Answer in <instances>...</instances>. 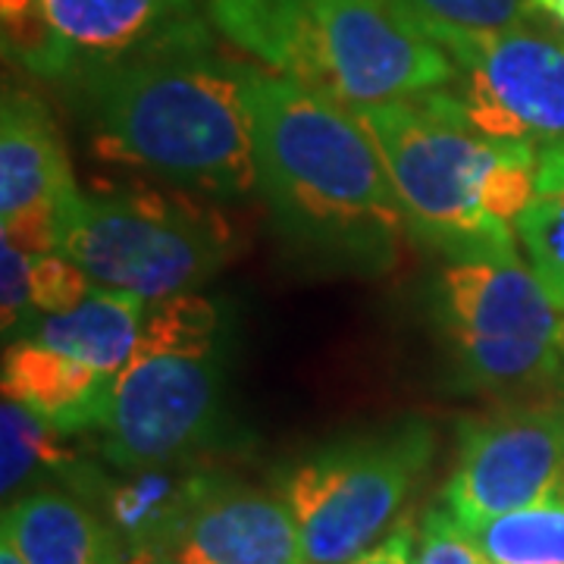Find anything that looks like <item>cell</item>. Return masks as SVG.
<instances>
[{"mask_svg":"<svg viewBox=\"0 0 564 564\" xmlns=\"http://www.w3.org/2000/svg\"><path fill=\"white\" fill-rule=\"evenodd\" d=\"M0 536L25 564H129L107 518L61 489H29L7 502Z\"/></svg>","mask_w":564,"mask_h":564,"instance_id":"9a60e30c","label":"cell"},{"mask_svg":"<svg viewBox=\"0 0 564 564\" xmlns=\"http://www.w3.org/2000/svg\"><path fill=\"white\" fill-rule=\"evenodd\" d=\"M129 564H180V562H173L170 555H151V558H139V562H129Z\"/></svg>","mask_w":564,"mask_h":564,"instance_id":"f1b7e54d","label":"cell"},{"mask_svg":"<svg viewBox=\"0 0 564 564\" xmlns=\"http://www.w3.org/2000/svg\"><path fill=\"white\" fill-rule=\"evenodd\" d=\"M562 343H564V329H562Z\"/></svg>","mask_w":564,"mask_h":564,"instance_id":"f546056e","label":"cell"},{"mask_svg":"<svg viewBox=\"0 0 564 564\" xmlns=\"http://www.w3.org/2000/svg\"><path fill=\"white\" fill-rule=\"evenodd\" d=\"M527 3H533V7H540L543 13H549L555 22H562L564 25V0H527Z\"/></svg>","mask_w":564,"mask_h":564,"instance_id":"4316f807","label":"cell"},{"mask_svg":"<svg viewBox=\"0 0 564 564\" xmlns=\"http://www.w3.org/2000/svg\"><path fill=\"white\" fill-rule=\"evenodd\" d=\"M329 98L348 110L404 101L455 82V63L399 0H311Z\"/></svg>","mask_w":564,"mask_h":564,"instance_id":"30bf717a","label":"cell"},{"mask_svg":"<svg viewBox=\"0 0 564 564\" xmlns=\"http://www.w3.org/2000/svg\"><path fill=\"white\" fill-rule=\"evenodd\" d=\"M258 188L282 236L314 258L383 270L408 217L355 110L270 69H248Z\"/></svg>","mask_w":564,"mask_h":564,"instance_id":"7a4b0ae2","label":"cell"},{"mask_svg":"<svg viewBox=\"0 0 564 564\" xmlns=\"http://www.w3.org/2000/svg\"><path fill=\"white\" fill-rule=\"evenodd\" d=\"M248 63L214 41V25L79 76L104 158L214 198L258 188Z\"/></svg>","mask_w":564,"mask_h":564,"instance_id":"6da1fadb","label":"cell"},{"mask_svg":"<svg viewBox=\"0 0 564 564\" xmlns=\"http://www.w3.org/2000/svg\"><path fill=\"white\" fill-rule=\"evenodd\" d=\"M0 564H25V562L17 555V549H13V545L7 543V540H0Z\"/></svg>","mask_w":564,"mask_h":564,"instance_id":"83f0119b","label":"cell"},{"mask_svg":"<svg viewBox=\"0 0 564 564\" xmlns=\"http://www.w3.org/2000/svg\"><path fill=\"white\" fill-rule=\"evenodd\" d=\"M47 107L20 88L3 91L0 113V226L32 254L57 251V220L79 198Z\"/></svg>","mask_w":564,"mask_h":564,"instance_id":"7c38bea8","label":"cell"},{"mask_svg":"<svg viewBox=\"0 0 564 564\" xmlns=\"http://www.w3.org/2000/svg\"><path fill=\"white\" fill-rule=\"evenodd\" d=\"M57 251L95 285L154 304L210 280L226 261V236L163 195H79L57 220Z\"/></svg>","mask_w":564,"mask_h":564,"instance_id":"8992f818","label":"cell"},{"mask_svg":"<svg viewBox=\"0 0 564 564\" xmlns=\"http://www.w3.org/2000/svg\"><path fill=\"white\" fill-rule=\"evenodd\" d=\"M223 380L220 348L135 351L107 389L104 458L120 474L185 464L217 436Z\"/></svg>","mask_w":564,"mask_h":564,"instance_id":"52a82bcc","label":"cell"},{"mask_svg":"<svg viewBox=\"0 0 564 564\" xmlns=\"http://www.w3.org/2000/svg\"><path fill=\"white\" fill-rule=\"evenodd\" d=\"M414 545H417L414 524L399 521L380 543L370 545L367 552H361L355 562L348 564H414Z\"/></svg>","mask_w":564,"mask_h":564,"instance_id":"484cf974","label":"cell"},{"mask_svg":"<svg viewBox=\"0 0 564 564\" xmlns=\"http://www.w3.org/2000/svg\"><path fill=\"white\" fill-rule=\"evenodd\" d=\"M564 492V404H521L462 426L445 508L464 527Z\"/></svg>","mask_w":564,"mask_h":564,"instance_id":"8fae6325","label":"cell"},{"mask_svg":"<svg viewBox=\"0 0 564 564\" xmlns=\"http://www.w3.org/2000/svg\"><path fill=\"white\" fill-rule=\"evenodd\" d=\"M414 564H489L470 530L448 511L430 508L417 527Z\"/></svg>","mask_w":564,"mask_h":564,"instance_id":"cb8c5ba5","label":"cell"},{"mask_svg":"<svg viewBox=\"0 0 564 564\" xmlns=\"http://www.w3.org/2000/svg\"><path fill=\"white\" fill-rule=\"evenodd\" d=\"M204 25V0H3L7 54L51 79H79Z\"/></svg>","mask_w":564,"mask_h":564,"instance_id":"ba28073f","label":"cell"},{"mask_svg":"<svg viewBox=\"0 0 564 564\" xmlns=\"http://www.w3.org/2000/svg\"><path fill=\"white\" fill-rule=\"evenodd\" d=\"M440 326L464 380L489 392H527L564 377L562 311L514 236L448 254Z\"/></svg>","mask_w":564,"mask_h":564,"instance_id":"277c9868","label":"cell"},{"mask_svg":"<svg viewBox=\"0 0 564 564\" xmlns=\"http://www.w3.org/2000/svg\"><path fill=\"white\" fill-rule=\"evenodd\" d=\"M180 564H307L282 496L214 477L166 552Z\"/></svg>","mask_w":564,"mask_h":564,"instance_id":"4fadbf2b","label":"cell"},{"mask_svg":"<svg viewBox=\"0 0 564 564\" xmlns=\"http://www.w3.org/2000/svg\"><path fill=\"white\" fill-rule=\"evenodd\" d=\"M355 113L421 239L458 254L514 236L508 223L518 220L536 180L533 144L480 132L448 88Z\"/></svg>","mask_w":564,"mask_h":564,"instance_id":"3957f363","label":"cell"},{"mask_svg":"<svg viewBox=\"0 0 564 564\" xmlns=\"http://www.w3.org/2000/svg\"><path fill=\"white\" fill-rule=\"evenodd\" d=\"M98 285L61 251L35 254L32 263V311L35 314H66L82 304Z\"/></svg>","mask_w":564,"mask_h":564,"instance_id":"603a6c76","label":"cell"},{"mask_svg":"<svg viewBox=\"0 0 564 564\" xmlns=\"http://www.w3.org/2000/svg\"><path fill=\"white\" fill-rule=\"evenodd\" d=\"M430 462V426L404 421L292 464L280 496L295 514L307 564H348L380 543Z\"/></svg>","mask_w":564,"mask_h":564,"instance_id":"5b68a950","label":"cell"},{"mask_svg":"<svg viewBox=\"0 0 564 564\" xmlns=\"http://www.w3.org/2000/svg\"><path fill=\"white\" fill-rule=\"evenodd\" d=\"M110 377L73 361L32 339H17L3 351V395L25 404L57 433L101 426Z\"/></svg>","mask_w":564,"mask_h":564,"instance_id":"2e32d148","label":"cell"},{"mask_svg":"<svg viewBox=\"0 0 564 564\" xmlns=\"http://www.w3.org/2000/svg\"><path fill=\"white\" fill-rule=\"evenodd\" d=\"M148 307L139 295L98 285L66 314H35L17 339L47 345L113 380L135 358Z\"/></svg>","mask_w":564,"mask_h":564,"instance_id":"e0dca14e","label":"cell"},{"mask_svg":"<svg viewBox=\"0 0 564 564\" xmlns=\"http://www.w3.org/2000/svg\"><path fill=\"white\" fill-rule=\"evenodd\" d=\"M0 440H3V458H0V489L3 496H17L20 489L39 480L41 474H76L79 467L73 455L61 445L63 433L39 414H32L25 404L3 395L0 408Z\"/></svg>","mask_w":564,"mask_h":564,"instance_id":"44dd1931","label":"cell"},{"mask_svg":"<svg viewBox=\"0 0 564 564\" xmlns=\"http://www.w3.org/2000/svg\"><path fill=\"white\" fill-rule=\"evenodd\" d=\"M217 474H192L176 467L132 470L120 484H101L107 524L117 530L129 562L166 555L182 521Z\"/></svg>","mask_w":564,"mask_h":564,"instance_id":"ac0fdd59","label":"cell"},{"mask_svg":"<svg viewBox=\"0 0 564 564\" xmlns=\"http://www.w3.org/2000/svg\"><path fill=\"white\" fill-rule=\"evenodd\" d=\"M467 530L489 564H564V492Z\"/></svg>","mask_w":564,"mask_h":564,"instance_id":"ffe728a7","label":"cell"},{"mask_svg":"<svg viewBox=\"0 0 564 564\" xmlns=\"http://www.w3.org/2000/svg\"><path fill=\"white\" fill-rule=\"evenodd\" d=\"M562 404H564V399H562Z\"/></svg>","mask_w":564,"mask_h":564,"instance_id":"4dcf8cb0","label":"cell"},{"mask_svg":"<svg viewBox=\"0 0 564 564\" xmlns=\"http://www.w3.org/2000/svg\"><path fill=\"white\" fill-rule=\"evenodd\" d=\"M204 13L217 35L263 63V69L329 98L311 0H204Z\"/></svg>","mask_w":564,"mask_h":564,"instance_id":"5bb4252c","label":"cell"},{"mask_svg":"<svg viewBox=\"0 0 564 564\" xmlns=\"http://www.w3.org/2000/svg\"><path fill=\"white\" fill-rule=\"evenodd\" d=\"M433 39L486 35L527 22V0H399Z\"/></svg>","mask_w":564,"mask_h":564,"instance_id":"7402d4cb","label":"cell"},{"mask_svg":"<svg viewBox=\"0 0 564 564\" xmlns=\"http://www.w3.org/2000/svg\"><path fill=\"white\" fill-rule=\"evenodd\" d=\"M455 63L448 91L467 120L492 139L564 141V39L530 22L486 35L445 39Z\"/></svg>","mask_w":564,"mask_h":564,"instance_id":"9c48e42d","label":"cell"},{"mask_svg":"<svg viewBox=\"0 0 564 564\" xmlns=\"http://www.w3.org/2000/svg\"><path fill=\"white\" fill-rule=\"evenodd\" d=\"M527 263L564 314V141L540 151L533 195L514 220Z\"/></svg>","mask_w":564,"mask_h":564,"instance_id":"d6986e66","label":"cell"},{"mask_svg":"<svg viewBox=\"0 0 564 564\" xmlns=\"http://www.w3.org/2000/svg\"><path fill=\"white\" fill-rule=\"evenodd\" d=\"M32 263H35L32 251H25L22 245L3 236V242H0V273H3L0 314H3V333L13 339L35 317V311H32Z\"/></svg>","mask_w":564,"mask_h":564,"instance_id":"d4e9b609","label":"cell"}]
</instances>
